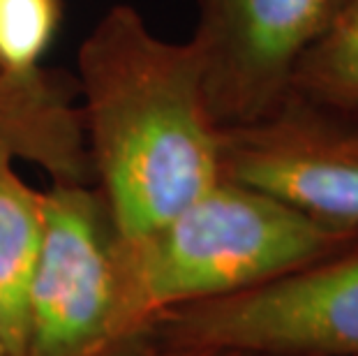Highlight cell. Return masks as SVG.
I'll use <instances>...</instances> for the list:
<instances>
[{
  "instance_id": "cell-1",
  "label": "cell",
  "mask_w": 358,
  "mask_h": 356,
  "mask_svg": "<svg viewBox=\"0 0 358 356\" xmlns=\"http://www.w3.org/2000/svg\"><path fill=\"white\" fill-rule=\"evenodd\" d=\"M77 107L118 241L159 229L224 178L192 42L159 37L132 5H111L81 40Z\"/></svg>"
},
{
  "instance_id": "cell-2",
  "label": "cell",
  "mask_w": 358,
  "mask_h": 356,
  "mask_svg": "<svg viewBox=\"0 0 358 356\" xmlns=\"http://www.w3.org/2000/svg\"><path fill=\"white\" fill-rule=\"evenodd\" d=\"M354 245V234L222 178L159 229L116 238V343L182 306L252 290Z\"/></svg>"
},
{
  "instance_id": "cell-3",
  "label": "cell",
  "mask_w": 358,
  "mask_h": 356,
  "mask_svg": "<svg viewBox=\"0 0 358 356\" xmlns=\"http://www.w3.org/2000/svg\"><path fill=\"white\" fill-rule=\"evenodd\" d=\"M166 317L173 347L243 356H358V245Z\"/></svg>"
},
{
  "instance_id": "cell-4",
  "label": "cell",
  "mask_w": 358,
  "mask_h": 356,
  "mask_svg": "<svg viewBox=\"0 0 358 356\" xmlns=\"http://www.w3.org/2000/svg\"><path fill=\"white\" fill-rule=\"evenodd\" d=\"M116 232L100 190L53 180L28 290L26 356H95L116 343Z\"/></svg>"
},
{
  "instance_id": "cell-5",
  "label": "cell",
  "mask_w": 358,
  "mask_h": 356,
  "mask_svg": "<svg viewBox=\"0 0 358 356\" xmlns=\"http://www.w3.org/2000/svg\"><path fill=\"white\" fill-rule=\"evenodd\" d=\"M347 0H199L194 33L220 127L255 123L292 93L296 65Z\"/></svg>"
},
{
  "instance_id": "cell-6",
  "label": "cell",
  "mask_w": 358,
  "mask_h": 356,
  "mask_svg": "<svg viewBox=\"0 0 358 356\" xmlns=\"http://www.w3.org/2000/svg\"><path fill=\"white\" fill-rule=\"evenodd\" d=\"M222 176L358 236V127L289 95L271 116L222 127Z\"/></svg>"
},
{
  "instance_id": "cell-7",
  "label": "cell",
  "mask_w": 358,
  "mask_h": 356,
  "mask_svg": "<svg viewBox=\"0 0 358 356\" xmlns=\"http://www.w3.org/2000/svg\"><path fill=\"white\" fill-rule=\"evenodd\" d=\"M0 162L35 164L65 183L88 180L77 93L60 74L0 67Z\"/></svg>"
},
{
  "instance_id": "cell-8",
  "label": "cell",
  "mask_w": 358,
  "mask_h": 356,
  "mask_svg": "<svg viewBox=\"0 0 358 356\" xmlns=\"http://www.w3.org/2000/svg\"><path fill=\"white\" fill-rule=\"evenodd\" d=\"M44 234V192L0 162V308L19 356H26L28 290Z\"/></svg>"
},
{
  "instance_id": "cell-9",
  "label": "cell",
  "mask_w": 358,
  "mask_h": 356,
  "mask_svg": "<svg viewBox=\"0 0 358 356\" xmlns=\"http://www.w3.org/2000/svg\"><path fill=\"white\" fill-rule=\"evenodd\" d=\"M289 95L358 127V0H347L306 51Z\"/></svg>"
},
{
  "instance_id": "cell-10",
  "label": "cell",
  "mask_w": 358,
  "mask_h": 356,
  "mask_svg": "<svg viewBox=\"0 0 358 356\" xmlns=\"http://www.w3.org/2000/svg\"><path fill=\"white\" fill-rule=\"evenodd\" d=\"M67 0H0V67L30 72L56 40Z\"/></svg>"
},
{
  "instance_id": "cell-11",
  "label": "cell",
  "mask_w": 358,
  "mask_h": 356,
  "mask_svg": "<svg viewBox=\"0 0 358 356\" xmlns=\"http://www.w3.org/2000/svg\"><path fill=\"white\" fill-rule=\"evenodd\" d=\"M159 356H243L234 352H220V350H201V347H173L171 352Z\"/></svg>"
},
{
  "instance_id": "cell-12",
  "label": "cell",
  "mask_w": 358,
  "mask_h": 356,
  "mask_svg": "<svg viewBox=\"0 0 358 356\" xmlns=\"http://www.w3.org/2000/svg\"><path fill=\"white\" fill-rule=\"evenodd\" d=\"M0 356H19L17 347H14V343H12L10 329H7L3 308H0Z\"/></svg>"
}]
</instances>
